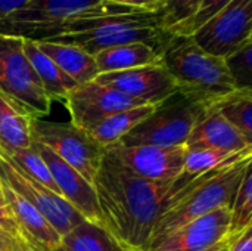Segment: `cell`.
<instances>
[{
	"instance_id": "obj_1",
	"label": "cell",
	"mask_w": 252,
	"mask_h": 251,
	"mask_svg": "<svg viewBox=\"0 0 252 251\" xmlns=\"http://www.w3.org/2000/svg\"><path fill=\"white\" fill-rule=\"evenodd\" d=\"M170 185L136 176L106 148L93 180L100 223L130 250L146 251Z\"/></svg>"
},
{
	"instance_id": "obj_2",
	"label": "cell",
	"mask_w": 252,
	"mask_h": 251,
	"mask_svg": "<svg viewBox=\"0 0 252 251\" xmlns=\"http://www.w3.org/2000/svg\"><path fill=\"white\" fill-rule=\"evenodd\" d=\"M250 166H252V158L226 169L207 172L192 180L182 173L173 179L164 212L155 223L149 247L198 217L221 207L230 209Z\"/></svg>"
},
{
	"instance_id": "obj_3",
	"label": "cell",
	"mask_w": 252,
	"mask_h": 251,
	"mask_svg": "<svg viewBox=\"0 0 252 251\" xmlns=\"http://www.w3.org/2000/svg\"><path fill=\"white\" fill-rule=\"evenodd\" d=\"M168 37L170 33L161 27L158 9H137L75 21L68 25L65 34L44 41L72 44L94 56L100 50L128 43H146L159 53Z\"/></svg>"
},
{
	"instance_id": "obj_4",
	"label": "cell",
	"mask_w": 252,
	"mask_h": 251,
	"mask_svg": "<svg viewBox=\"0 0 252 251\" xmlns=\"http://www.w3.org/2000/svg\"><path fill=\"white\" fill-rule=\"evenodd\" d=\"M159 59L177 84V92L205 105L236 90L223 58L202 50L192 36L170 34Z\"/></svg>"
},
{
	"instance_id": "obj_5",
	"label": "cell",
	"mask_w": 252,
	"mask_h": 251,
	"mask_svg": "<svg viewBox=\"0 0 252 251\" xmlns=\"http://www.w3.org/2000/svg\"><path fill=\"white\" fill-rule=\"evenodd\" d=\"M137 9L105 0H30L0 21V33L44 41L65 34L68 25L75 21Z\"/></svg>"
},
{
	"instance_id": "obj_6",
	"label": "cell",
	"mask_w": 252,
	"mask_h": 251,
	"mask_svg": "<svg viewBox=\"0 0 252 251\" xmlns=\"http://www.w3.org/2000/svg\"><path fill=\"white\" fill-rule=\"evenodd\" d=\"M208 105L176 92L157 104L154 112L130 130L118 145L182 146Z\"/></svg>"
},
{
	"instance_id": "obj_7",
	"label": "cell",
	"mask_w": 252,
	"mask_h": 251,
	"mask_svg": "<svg viewBox=\"0 0 252 251\" xmlns=\"http://www.w3.org/2000/svg\"><path fill=\"white\" fill-rule=\"evenodd\" d=\"M0 93L34 118L50 112V99L24 53V38L0 33Z\"/></svg>"
},
{
	"instance_id": "obj_8",
	"label": "cell",
	"mask_w": 252,
	"mask_h": 251,
	"mask_svg": "<svg viewBox=\"0 0 252 251\" xmlns=\"http://www.w3.org/2000/svg\"><path fill=\"white\" fill-rule=\"evenodd\" d=\"M31 136L53 151L59 158L77 170L90 185L105 155L100 146L86 130L69 123H55L43 118H32Z\"/></svg>"
},
{
	"instance_id": "obj_9",
	"label": "cell",
	"mask_w": 252,
	"mask_h": 251,
	"mask_svg": "<svg viewBox=\"0 0 252 251\" xmlns=\"http://www.w3.org/2000/svg\"><path fill=\"white\" fill-rule=\"evenodd\" d=\"M0 180L4 182L13 192L30 203L40 215L52 225V228L65 237L86 219L71 207L61 195H56L40 182L24 173L0 151Z\"/></svg>"
},
{
	"instance_id": "obj_10",
	"label": "cell",
	"mask_w": 252,
	"mask_h": 251,
	"mask_svg": "<svg viewBox=\"0 0 252 251\" xmlns=\"http://www.w3.org/2000/svg\"><path fill=\"white\" fill-rule=\"evenodd\" d=\"M192 38L210 55L226 58L252 40V0H233L199 27Z\"/></svg>"
},
{
	"instance_id": "obj_11",
	"label": "cell",
	"mask_w": 252,
	"mask_h": 251,
	"mask_svg": "<svg viewBox=\"0 0 252 251\" xmlns=\"http://www.w3.org/2000/svg\"><path fill=\"white\" fill-rule=\"evenodd\" d=\"M63 101L71 115V123L83 130H89L115 112L140 105H151L99 84L97 81L77 86L65 96Z\"/></svg>"
},
{
	"instance_id": "obj_12",
	"label": "cell",
	"mask_w": 252,
	"mask_h": 251,
	"mask_svg": "<svg viewBox=\"0 0 252 251\" xmlns=\"http://www.w3.org/2000/svg\"><path fill=\"white\" fill-rule=\"evenodd\" d=\"M108 149L136 176L151 182H171L185 164L188 148L182 146H154L136 145L123 146L114 143Z\"/></svg>"
},
{
	"instance_id": "obj_13",
	"label": "cell",
	"mask_w": 252,
	"mask_h": 251,
	"mask_svg": "<svg viewBox=\"0 0 252 251\" xmlns=\"http://www.w3.org/2000/svg\"><path fill=\"white\" fill-rule=\"evenodd\" d=\"M94 81L151 105H157L177 92L174 78L161 62L126 71L103 72Z\"/></svg>"
},
{
	"instance_id": "obj_14",
	"label": "cell",
	"mask_w": 252,
	"mask_h": 251,
	"mask_svg": "<svg viewBox=\"0 0 252 251\" xmlns=\"http://www.w3.org/2000/svg\"><path fill=\"white\" fill-rule=\"evenodd\" d=\"M230 209L221 207L176 229L146 251H208L227 240Z\"/></svg>"
},
{
	"instance_id": "obj_15",
	"label": "cell",
	"mask_w": 252,
	"mask_h": 251,
	"mask_svg": "<svg viewBox=\"0 0 252 251\" xmlns=\"http://www.w3.org/2000/svg\"><path fill=\"white\" fill-rule=\"evenodd\" d=\"M32 148L46 163L61 197L74 207L86 220L100 223L97 201L93 185H90L77 170L59 158L53 151H50L43 143L32 139Z\"/></svg>"
},
{
	"instance_id": "obj_16",
	"label": "cell",
	"mask_w": 252,
	"mask_h": 251,
	"mask_svg": "<svg viewBox=\"0 0 252 251\" xmlns=\"http://www.w3.org/2000/svg\"><path fill=\"white\" fill-rule=\"evenodd\" d=\"M3 198L28 246L32 251H56L61 246V235L52 225L22 197L13 192L0 180Z\"/></svg>"
},
{
	"instance_id": "obj_17",
	"label": "cell",
	"mask_w": 252,
	"mask_h": 251,
	"mask_svg": "<svg viewBox=\"0 0 252 251\" xmlns=\"http://www.w3.org/2000/svg\"><path fill=\"white\" fill-rule=\"evenodd\" d=\"M185 146L188 149L207 148L221 151H245L252 148V142L230 123H227L213 105H208L193 126Z\"/></svg>"
},
{
	"instance_id": "obj_18",
	"label": "cell",
	"mask_w": 252,
	"mask_h": 251,
	"mask_svg": "<svg viewBox=\"0 0 252 251\" xmlns=\"http://www.w3.org/2000/svg\"><path fill=\"white\" fill-rule=\"evenodd\" d=\"M38 49L47 55L66 75H69L78 86L94 81L99 75L94 56L86 50L65 43L56 41H35Z\"/></svg>"
},
{
	"instance_id": "obj_19",
	"label": "cell",
	"mask_w": 252,
	"mask_h": 251,
	"mask_svg": "<svg viewBox=\"0 0 252 251\" xmlns=\"http://www.w3.org/2000/svg\"><path fill=\"white\" fill-rule=\"evenodd\" d=\"M24 53L31 62L46 96L52 101H63L65 96L78 84L66 75L47 55H44L34 40L24 38Z\"/></svg>"
},
{
	"instance_id": "obj_20",
	"label": "cell",
	"mask_w": 252,
	"mask_h": 251,
	"mask_svg": "<svg viewBox=\"0 0 252 251\" xmlns=\"http://www.w3.org/2000/svg\"><path fill=\"white\" fill-rule=\"evenodd\" d=\"M99 74L126 71L137 67L159 64V53L146 43H128L100 50L94 55Z\"/></svg>"
},
{
	"instance_id": "obj_21",
	"label": "cell",
	"mask_w": 252,
	"mask_h": 251,
	"mask_svg": "<svg viewBox=\"0 0 252 251\" xmlns=\"http://www.w3.org/2000/svg\"><path fill=\"white\" fill-rule=\"evenodd\" d=\"M32 118L0 93V149L3 152L30 148L32 145Z\"/></svg>"
},
{
	"instance_id": "obj_22",
	"label": "cell",
	"mask_w": 252,
	"mask_h": 251,
	"mask_svg": "<svg viewBox=\"0 0 252 251\" xmlns=\"http://www.w3.org/2000/svg\"><path fill=\"white\" fill-rule=\"evenodd\" d=\"M59 251H133L120 243L102 223L84 220L61 238Z\"/></svg>"
},
{
	"instance_id": "obj_23",
	"label": "cell",
	"mask_w": 252,
	"mask_h": 251,
	"mask_svg": "<svg viewBox=\"0 0 252 251\" xmlns=\"http://www.w3.org/2000/svg\"><path fill=\"white\" fill-rule=\"evenodd\" d=\"M157 105H140L128 108L120 112H115L105 120L99 121L89 130H86L100 146L108 148L114 143H118L130 130L148 118Z\"/></svg>"
},
{
	"instance_id": "obj_24",
	"label": "cell",
	"mask_w": 252,
	"mask_h": 251,
	"mask_svg": "<svg viewBox=\"0 0 252 251\" xmlns=\"http://www.w3.org/2000/svg\"><path fill=\"white\" fill-rule=\"evenodd\" d=\"M252 158V148L245 151H221V149H188L182 175L190 180L199 175L216 169H226L241 161Z\"/></svg>"
},
{
	"instance_id": "obj_25",
	"label": "cell",
	"mask_w": 252,
	"mask_h": 251,
	"mask_svg": "<svg viewBox=\"0 0 252 251\" xmlns=\"http://www.w3.org/2000/svg\"><path fill=\"white\" fill-rule=\"evenodd\" d=\"M221 117L252 142V90H233L211 104Z\"/></svg>"
},
{
	"instance_id": "obj_26",
	"label": "cell",
	"mask_w": 252,
	"mask_h": 251,
	"mask_svg": "<svg viewBox=\"0 0 252 251\" xmlns=\"http://www.w3.org/2000/svg\"><path fill=\"white\" fill-rule=\"evenodd\" d=\"M3 154L13 164H16L24 173H27L28 176H31L32 179H35L37 182H40L43 186H46L47 189H50L56 195H61L59 194V189H58V186H56V183H55V180H53V178H52L47 166H46V163L38 155V152L32 148V145L30 148L15 149L12 152H3Z\"/></svg>"
},
{
	"instance_id": "obj_27",
	"label": "cell",
	"mask_w": 252,
	"mask_h": 251,
	"mask_svg": "<svg viewBox=\"0 0 252 251\" xmlns=\"http://www.w3.org/2000/svg\"><path fill=\"white\" fill-rule=\"evenodd\" d=\"M250 226H252V166L248 167L230 207V228L227 238L241 234Z\"/></svg>"
},
{
	"instance_id": "obj_28",
	"label": "cell",
	"mask_w": 252,
	"mask_h": 251,
	"mask_svg": "<svg viewBox=\"0 0 252 251\" xmlns=\"http://www.w3.org/2000/svg\"><path fill=\"white\" fill-rule=\"evenodd\" d=\"M202 0H159L158 12L161 13V27L173 34L185 25L199 9Z\"/></svg>"
},
{
	"instance_id": "obj_29",
	"label": "cell",
	"mask_w": 252,
	"mask_h": 251,
	"mask_svg": "<svg viewBox=\"0 0 252 251\" xmlns=\"http://www.w3.org/2000/svg\"><path fill=\"white\" fill-rule=\"evenodd\" d=\"M224 62L235 83V89L252 90V40L226 56Z\"/></svg>"
},
{
	"instance_id": "obj_30",
	"label": "cell",
	"mask_w": 252,
	"mask_h": 251,
	"mask_svg": "<svg viewBox=\"0 0 252 251\" xmlns=\"http://www.w3.org/2000/svg\"><path fill=\"white\" fill-rule=\"evenodd\" d=\"M233 0H202L196 13L185 25H182L179 30H176L173 34L192 36L199 27H202L208 19H211L214 15H217L221 9H224Z\"/></svg>"
},
{
	"instance_id": "obj_31",
	"label": "cell",
	"mask_w": 252,
	"mask_h": 251,
	"mask_svg": "<svg viewBox=\"0 0 252 251\" xmlns=\"http://www.w3.org/2000/svg\"><path fill=\"white\" fill-rule=\"evenodd\" d=\"M0 228H3L6 232H9L10 235H13V237L18 238V240L24 241V243L28 246V243H27L25 238L22 237V234H21V231H19V228H18V225H16L13 216H12V213H10V210H9V207H7V204H6L4 198H3L1 185H0ZM28 247H30V246H28ZM30 249H31V247H30Z\"/></svg>"
},
{
	"instance_id": "obj_32",
	"label": "cell",
	"mask_w": 252,
	"mask_h": 251,
	"mask_svg": "<svg viewBox=\"0 0 252 251\" xmlns=\"http://www.w3.org/2000/svg\"><path fill=\"white\" fill-rule=\"evenodd\" d=\"M227 251H252V226L227 238Z\"/></svg>"
},
{
	"instance_id": "obj_33",
	"label": "cell",
	"mask_w": 252,
	"mask_h": 251,
	"mask_svg": "<svg viewBox=\"0 0 252 251\" xmlns=\"http://www.w3.org/2000/svg\"><path fill=\"white\" fill-rule=\"evenodd\" d=\"M30 0H0V21L25 6Z\"/></svg>"
},
{
	"instance_id": "obj_34",
	"label": "cell",
	"mask_w": 252,
	"mask_h": 251,
	"mask_svg": "<svg viewBox=\"0 0 252 251\" xmlns=\"http://www.w3.org/2000/svg\"><path fill=\"white\" fill-rule=\"evenodd\" d=\"M114 4H121V6H128V7H139V9H157L152 4L148 3V0H105Z\"/></svg>"
},
{
	"instance_id": "obj_35",
	"label": "cell",
	"mask_w": 252,
	"mask_h": 251,
	"mask_svg": "<svg viewBox=\"0 0 252 251\" xmlns=\"http://www.w3.org/2000/svg\"><path fill=\"white\" fill-rule=\"evenodd\" d=\"M227 240H224L223 243H220L219 246H216V247H213V249H210L208 251H227Z\"/></svg>"
},
{
	"instance_id": "obj_36",
	"label": "cell",
	"mask_w": 252,
	"mask_h": 251,
	"mask_svg": "<svg viewBox=\"0 0 252 251\" xmlns=\"http://www.w3.org/2000/svg\"><path fill=\"white\" fill-rule=\"evenodd\" d=\"M148 3H149V4H152L154 7H158V3H159V0H148Z\"/></svg>"
},
{
	"instance_id": "obj_37",
	"label": "cell",
	"mask_w": 252,
	"mask_h": 251,
	"mask_svg": "<svg viewBox=\"0 0 252 251\" xmlns=\"http://www.w3.org/2000/svg\"><path fill=\"white\" fill-rule=\"evenodd\" d=\"M56 251H59V250H56Z\"/></svg>"
}]
</instances>
